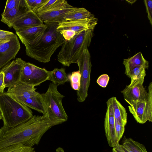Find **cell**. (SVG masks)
I'll return each instance as SVG.
<instances>
[{"label":"cell","instance_id":"obj_1","mask_svg":"<svg viewBox=\"0 0 152 152\" xmlns=\"http://www.w3.org/2000/svg\"><path fill=\"white\" fill-rule=\"evenodd\" d=\"M54 126L45 114L33 115L14 127L3 126L0 129V149L18 144L31 147L37 145L45 132Z\"/></svg>","mask_w":152,"mask_h":152},{"label":"cell","instance_id":"obj_2","mask_svg":"<svg viewBox=\"0 0 152 152\" xmlns=\"http://www.w3.org/2000/svg\"><path fill=\"white\" fill-rule=\"evenodd\" d=\"M45 24L48 27L38 39L31 43H23L27 56L44 63L50 61L52 55L65 41L60 32L56 31L58 23Z\"/></svg>","mask_w":152,"mask_h":152},{"label":"cell","instance_id":"obj_3","mask_svg":"<svg viewBox=\"0 0 152 152\" xmlns=\"http://www.w3.org/2000/svg\"><path fill=\"white\" fill-rule=\"evenodd\" d=\"M0 110L3 126L9 128L26 122L33 116L30 108L5 92L0 94Z\"/></svg>","mask_w":152,"mask_h":152},{"label":"cell","instance_id":"obj_4","mask_svg":"<svg viewBox=\"0 0 152 152\" xmlns=\"http://www.w3.org/2000/svg\"><path fill=\"white\" fill-rule=\"evenodd\" d=\"M94 29L77 34L70 40L65 41L57 55L58 61L64 66L77 63L83 50L88 49L94 35Z\"/></svg>","mask_w":152,"mask_h":152},{"label":"cell","instance_id":"obj_5","mask_svg":"<svg viewBox=\"0 0 152 152\" xmlns=\"http://www.w3.org/2000/svg\"><path fill=\"white\" fill-rule=\"evenodd\" d=\"M58 86L53 83H50L47 91L44 94L45 114L54 126L61 124L68 119L62 102L64 96L58 90Z\"/></svg>","mask_w":152,"mask_h":152},{"label":"cell","instance_id":"obj_6","mask_svg":"<svg viewBox=\"0 0 152 152\" xmlns=\"http://www.w3.org/2000/svg\"><path fill=\"white\" fill-rule=\"evenodd\" d=\"M76 64L81 75L80 88L77 91V100L78 102H82L88 96L92 66L91 55L88 49L83 50Z\"/></svg>","mask_w":152,"mask_h":152},{"label":"cell","instance_id":"obj_7","mask_svg":"<svg viewBox=\"0 0 152 152\" xmlns=\"http://www.w3.org/2000/svg\"><path fill=\"white\" fill-rule=\"evenodd\" d=\"M129 111L138 123L144 124L152 121V82L148 87L147 95L144 100L132 101L128 103Z\"/></svg>","mask_w":152,"mask_h":152},{"label":"cell","instance_id":"obj_8","mask_svg":"<svg viewBox=\"0 0 152 152\" xmlns=\"http://www.w3.org/2000/svg\"><path fill=\"white\" fill-rule=\"evenodd\" d=\"M50 71L29 62L25 63L22 70L20 82L34 87L48 80Z\"/></svg>","mask_w":152,"mask_h":152},{"label":"cell","instance_id":"obj_9","mask_svg":"<svg viewBox=\"0 0 152 152\" xmlns=\"http://www.w3.org/2000/svg\"><path fill=\"white\" fill-rule=\"evenodd\" d=\"M146 75L145 69H144L137 78L131 80L130 84L121 91L128 103L132 101L143 100L146 98L147 91L143 86Z\"/></svg>","mask_w":152,"mask_h":152},{"label":"cell","instance_id":"obj_10","mask_svg":"<svg viewBox=\"0 0 152 152\" xmlns=\"http://www.w3.org/2000/svg\"><path fill=\"white\" fill-rule=\"evenodd\" d=\"M26 61L17 58L3 67L0 70L4 74L5 88H10L20 82L22 71Z\"/></svg>","mask_w":152,"mask_h":152},{"label":"cell","instance_id":"obj_11","mask_svg":"<svg viewBox=\"0 0 152 152\" xmlns=\"http://www.w3.org/2000/svg\"><path fill=\"white\" fill-rule=\"evenodd\" d=\"M20 48L19 39L15 34L10 39L0 40V69L15 58Z\"/></svg>","mask_w":152,"mask_h":152},{"label":"cell","instance_id":"obj_12","mask_svg":"<svg viewBox=\"0 0 152 152\" xmlns=\"http://www.w3.org/2000/svg\"><path fill=\"white\" fill-rule=\"evenodd\" d=\"M97 22L98 19L94 15L83 19L59 23L56 31L60 32L63 30H69L75 31L77 34L85 30L94 29Z\"/></svg>","mask_w":152,"mask_h":152},{"label":"cell","instance_id":"obj_13","mask_svg":"<svg viewBox=\"0 0 152 152\" xmlns=\"http://www.w3.org/2000/svg\"><path fill=\"white\" fill-rule=\"evenodd\" d=\"M76 7L68 3L60 7L37 14L45 24L59 23L65 21L64 17Z\"/></svg>","mask_w":152,"mask_h":152},{"label":"cell","instance_id":"obj_14","mask_svg":"<svg viewBox=\"0 0 152 152\" xmlns=\"http://www.w3.org/2000/svg\"><path fill=\"white\" fill-rule=\"evenodd\" d=\"M107 109L104 118V129L107 141L110 146L114 147L118 143L117 140L115 119L110 98L107 102Z\"/></svg>","mask_w":152,"mask_h":152},{"label":"cell","instance_id":"obj_15","mask_svg":"<svg viewBox=\"0 0 152 152\" xmlns=\"http://www.w3.org/2000/svg\"><path fill=\"white\" fill-rule=\"evenodd\" d=\"M43 22L37 13L30 10L22 15L14 22L12 27L16 31L40 26Z\"/></svg>","mask_w":152,"mask_h":152},{"label":"cell","instance_id":"obj_16","mask_svg":"<svg viewBox=\"0 0 152 152\" xmlns=\"http://www.w3.org/2000/svg\"><path fill=\"white\" fill-rule=\"evenodd\" d=\"M35 87L19 82L15 85L8 88L7 93L14 99H27L38 95Z\"/></svg>","mask_w":152,"mask_h":152},{"label":"cell","instance_id":"obj_17","mask_svg":"<svg viewBox=\"0 0 152 152\" xmlns=\"http://www.w3.org/2000/svg\"><path fill=\"white\" fill-rule=\"evenodd\" d=\"M48 26L47 24L26 28L16 33L22 43H31L38 39L44 33Z\"/></svg>","mask_w":152,"mask_h":152},{"label":"cell","instance_id":"obj_18","mask_svg":"<svg viewBox=\"0 0 152 152\" xmlns=\"http://www.w3.org/2000/svg\"><path fill=\"white\" fill-rule=\"evenodd\" d=\"M31 10L26 0H20L19 5L4 14H1V21L9 27H12L15 21L27 12Z\"/></svg>","mask_w":152,"mask_h":152},{"label":"cell","instance_id":"obj_19","mask_svg":"<svg viewBox=\"0 0 152 152\" xmlns=\"http://www.w3.org/2000/svg\"><path fill=\"white\" fill-rule=\"evenodd\" d=\"M15 99L30 108L34 110L43 115L46 113L44 94L39 93L38 95L27 99Z\"/></svg>","mask_w":152,"mask_h":152},{"label":"cell","instance_id":"obj_20","mask_svg":"<svg viewBox=\"0 0 152 152\" xmlns=\"http://www.w3.org/2000/svg\"><path fill=\"white\" fill-rule=\"evenodd\" d=\"M115 120L125 126L127 122V113L124 107L116 97L110 98Z\"/></svg>","mask_w":152,"mask_h":152},{"label":"cell","instance_id":"obj_21","mask_svg":"<svg viewBox=\"0 0 152 152\" xmlns=\"http://www.w3.org/2000/svg\"><path fill=\"white\" fill-rule=\"evenodd\" d=\"M123 64L125 67V75L139 65H144L149 66L148 62L145 59L141 52H139L130 58L124 59Z\"/></svg>","mask_w":152,"mask_h":152},{"label":"cell","instance_id":"obj_22","mask_svg":"<svg viewBox=\"0 0 152 152\" xmlns=\"http://www.w3.org/2000/svg\"><path fill=\"white\" fill-rule=\"evenodd\" d=\"M48 80L58 85H63L68 80V75L64 68H56L50 71Z\"/></svg>","mask_w":152,"mask_h":152},{"label":"cell","instance_id":"obj_23","mask_svg":"<svg viewBox=\"0 0 152 152\" xmlns=\"http://www.w3.org/2000/svg\"><path fill=\"white\" fill-rule=\"evenodd\" d=\"M93 14L83 7L75 8L66 15L64 18L65 21L83 19L90 17Z\"/></svg>","mask_w":152,"mask_h":152},{"label":"cell","instance_id":"obj_24","mask_svg":"<svg viewBox=\"0 0 152 152\" xmlns=\"http://www.w3.org/2000/svg\"><path fill=\"white\" fill-rule=\"evenodd\" d=\"M68 3L67 2L64 0H46L37 10L36 13L50 10Z\"/></svg>","mask_w":152,"mask_h":152},{"label":"cell","instance_id":"obj_25","mask_svg":"<svg viewBox=\"0 0 152 152\" xmlns=\"http://www.w3.org/2000/svg\"><path fill=\"white\" fill-rule=\"evenodd\" d=\"M128 150L132 152H147L145 146L131 138L126 139L122 144Z\"/></svg>","mask_w":152,"mask_h":152},{"label":"cell","instance_id":"obj_26","mask_svg":"<svg viewBox=\"0 0 152 152\" xmlns=\"http://www.w3.org/2000/svg\"><path fill=\"white\" fill-rule=\"evenodd\" d=\"M0 152H36L33 147L23 146L21 144L11 145L0 149Z\"/></svg>","mask_w":152,"mask_h":152},{"label":"cell","instance_id":"obj_27","mask_svg":"<svg viewBox=\"0 0 152 152\" xmlns=\"http://www.w3.org/2000/svg\"><path fill=\"white\" fill-rule=\"evenodd\" d=\"M68 80L70 82L71 86L72 89L78 91L80 86L81 75L78 70L74 71L68 75Z\"/></svg>","mask_w":152,"mask_h":152},{"label":"cell","instance_id":"obj_28","mask_svg":"<svg viewBox=\"0 0 152 152\" xmlns=\"http://www.w3.org/2000/svg\"><path fill=\"white\" fill-rule=\"evenodd\" d=\"M149 66L144 65H140L132 69L126 75L131 80L137 78L144 69H147Z\"/></svg>","mask_w":152,"mask_h":152},{"label":"cell","instance_id":"obj_29","mask_svg":"<svg viewBox=\"0 0 152 152\" xmlns=\"http://www.w3.org/2000/svg\"><path fill=\"white\" fill-rule=\"evenodd\" d=\"M20 0H7L6 1L4 11L1 14H4L7 12L18 7Z\"/></svg>","mask_w":152,"mask_h":152},{"label":"cell","instance_id":"obj_30","mask_svg":"<svg viewBox=\"0 0 152 152\" xmlns=\"http://www.w3.org/2000/svg\"><path fill=\"white\" fill-rule=\"evenodd\" d=\"M115 131L117 140L118 142H119L122 137L124 131L125 126L119 124L115 120Z\"/></svg>","mask_w":152,"mask_h":152},{"label":"cell","instance_id":"obj_31","mask_svg":"<svg viewBox=\"0 0 152 152\" xmlns=\"http://www.w3.org/2000/svg\"><path fill=\"white\" fill-rule=\"evenodd\" d=\"M109 79L110 77L107 75L102 74L99 77L96 82L101 87L105 88L108 83Z\"/></svg>","mask_w":152,"mask_h":152},{"label":"cell","instance_id":"obj_32","mask_svg":"<svg viewBox=\"0 0 152 152\" xmlns=\"http://www.w3.org/2000/svg\"><path fill=\"white\" fill-rule=\"evenodd\" d=\"M144 2L146 7L148 18L150 24L152 25V1L145 0Z\"/></svg>","mask_w":152,"mask_h":152},{"label":"cell","instance_id":"obj_33","mask_svg":"<svg viewBox=\"0 0 152 152\" xmlns=\"http://www.w3.org/2000/svg\"><path fill=\"white\" fill-rule=\"evenodd\" d=\"M65 41L71 40L76 35V32L69 30H65L60 31Z\"/></svg>","mask_w":152,"mask_h":152},{"label":"cell","instance_id":"obj_34","mask_svg":"<svg viewBox=\"0 0 152 152\" xmlns=\"http://www.w3.org/2000/svg\"><path fill=\"white\" fill-rule=\"evenodd\" d=\"M15 35V34L12 32L0 29V40L10 39Z\"/></svg>","mask_w":152,"mask_h":152},{"label":"cell","instance_id":"obj_35","mask_svg":"<svg viewBox=\"0 0 152 152\" xmlns=\"http://www.w3.org/2000/svg\"><path fill=\"white\" fill-rule=\"evenodd\" d=\"M45 0H35L31 7V10L36 13L37 10L45 1Z\"/></svg>","mask_w":152,"mask_h":152},{"label":"cell","instance_id":"obj_36","mask_svg":"<svg viewBox=\"0 0 152 152\" xmlns=\"http://www.w3.org/2000/svg\"><path fill=\"white\" fill-rule=\"evenodd\" d=\"M4 74L0 71V94L4 92L5 88L4 84Z\"/></svg>","mask_w":152,"mask_h":152},{"label":"cell","instance_id":"obj_37","mask_svg":"<svg viewBox=\"0 0 152 152\" xmlns=\"http://www.w3.org/2000/svg\"><path fill=\"white\" fill-rule=\"evenodd\" d=\"M120 145L118 143L116 146L113 147L112 152H125L121 147Z\"/></svg>","mask_w":152,"mask_h":152},{"label":"cell","instance_id":"obj_38","mask_svg":"<svg viewBox=\"0 0 152 152\" xmlns=\"http://www.w3.org/2000/svg\"><path fill=\"white\" fill-rule=\"evenodd\" d=\"M120 146L122 149L125 151V152H132L128 150L126 148H125L122 144L120 145Z\"/></svg>","mask_w":152,"mask_h":152},{"label":"cell","instance_id":"obj_39","mask_svg":"<svg viewBox=\"0 0 152 152\" xmlns=\"http://www.w3.org/2000/svg\"><path fill=\"white\" fill-rule=\"evenodd\" d=\"M56 152H64V151L62 148L59 147L56 149Z\"/></svg>","mask_w":152,"mask_h":152},{"label":"cell","instance_id":"obj_40","mask_svg":"<svg viewBox=\"0 0 152 152\" xmlns=\"http://www.w3.org/2000/svg\"><path fill=\"white\" fill-rule=\"evenodd\" d=\"M129 3L132 4L134 3L136 1V0H126Z\"/></svg>","mask_w":152,"mask_h":152},{"label":"cell","instance_id":"obj_41","mask_svg":"<svg viewBox=\"0 0 152 152\" xmlns=\"http://www.w3.org/2000/svg\"><path fill=\"white\" fill-rule=\"evenodd\" d=\"M2 119V117L1 116V113L0 110V120Z\"/></svg>","mask_w":152,"mask_h":152}]
</instances>
